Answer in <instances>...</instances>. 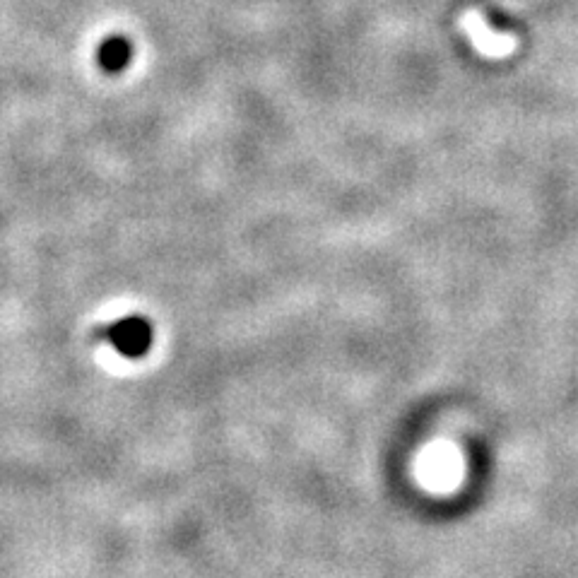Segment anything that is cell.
<instances>
[{
    "instance_id": "1",
    "label": "cell",
    "mask_w": 578,
    "mask_h": 578,
    "mask_svg": "<svg viewBox=\"0 0 578 578\" xmlns=\"http://www.w3.org/2000/svg\"><path fill=\"white\" fill-rule=\"evenodd\" d=\"M463 27L468 37L473 39L477 51H482L489 58H504L516 49V37L513 34L494 32L489 22L480 13H468L463 17Z\"/></svg>"
},
{
    "instance_id": "2",
    "label": "cell",
    "mask_w": 578,
    "mask_h": 578,
    "mask_svg": "<svg viewBox=\"0 0 578 578\" xmlns=\"http://www.w3.org/2000/svg\"><path fill=\"white\" fill-rule=\"evenodd\" d=\"M111 342L126 357L145 355L152 342L150 323L143 321V318H123L111 328Z\"/></svg>"
},
{
    "instance_id": "3",
    "label": "cell",
    "mask_w": 578,
    "mask_h": 578,
    "mask_svg": "<svg viewBox=\"0 0 578 578\" xmlns=\"http://www.w3.org/2000/svg\"><path fill=\"white\" fill-rule=\"evenodd\" d=\"M99 58L109 70H119L128 61V44L123 39H109L99 51Z\"/></svg>"
}]
</instances>
